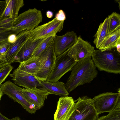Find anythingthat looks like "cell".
<instances>
[{"instance_id":"cell-1","label":"cell","mask_w":120,"mask_h":120,"mask_svg":"<svg viewBox=\"0 0 120 120\" xmlns=\"http://www.w3.org/2000/svg\"><path fill=\"white\" fill-rule=\"evenodd\" d=\"M71 71V73L64 83L68 93L78 86L90 83L98 75L97 68L91 57L77 62Z\"/></svg>"},{"instance_id":"cell-2","label":"cell","mask_w":120,"mask_h":120,"mask_svg":"<svg viewBox=\"0 0 120 120\" xmlns=\"http://www.w3.org/2000/svg\"><path fill=\"white\" fill-rule=\"evenodd\" d=\"M91 58L99 71L120 73V54L116 48L102 51L99 49L95 50Z\"/></svg>"},{"instance_id":"cell-3","label":"cell","mask_w":120,"mask_h":120,"mask_svg":"<svg viewBox=\"0 0 120 120\" xmlns=\"http://www.w3.org/2000/svg\"><path fill=\"white\" fill-rule=\"evenodd\" d=\"M41 11L35 8L29 9L19 14L13 21L12 30L17 35L24 30H32L38 26L42 20Z\"/></svg>"},{"instance_id":"cell-4","label":"cell","mask_w":120,"mask_h":120,"mask_svg":"<svg viewBox=\"0 0 120 120\" xmlns=\"http://www.w3.org/2000/svg\"><path fill=\"white\" fill-rule=\"evenodd\" d=\"M66 120H98V114L92 99L86 96L79 97Z\"/></svg>"},{"instance_id":"cell-5","label":"cell","mask_w":120,"mask_h":120,"mask_svg":"<svg viewBox=\"0 0 120 120\" xmlns=\"http://www.w3.org/2000/svg\"><path fill=\"white\" fill-rule=\"evenodd\" d=\"M69 49L56 57L53 69L46 81L52 82L58 81L64 75L71 71L76 63L73 58L68 55Z\"/></svg>"},{"instance_id":"cell-6","label":"cell","mask_w":120,"mask_h":120,"mask_svg":"<svg viewBox=\"0 0 120 120\" xmlns=\"http://www.w3.org/2000/svg\"><path fill=\"white\" fill-rule=\"evenodd\" d=\"M1 88L3 95H7L15 101L20 104L28 113L34 114L37 110L34 106L25 98L21 91L22 88L10 80L1 84Z\"/></svg>"},{"instance_id":"cell-7","label":"cell","mask_w":120,"mask_h":120,"mask_svg":"<svg viewBox=\"0 0 120 120\" xmlns=\"http://www.w3.org/2000/svg\"><path fill=\"white\" fill-rule=\"evenodd\" d=\"M64 21H57L55 18L48 22L28 31V38L32 40L45 39L54 36L63 27Z\"/></svg>"},{"instance_id":"cell-8","label":"cell","mask_w":120,"mask_h":120,"mask_svg":"<svg viewBox=\"0 0 120 120\" xmlns=\"http://www.w3.org/2000/svg\"><path fill=\"white\" fill-rule=\"evenodd\" d=\"M117 93L111 92L104 93L99 94L93 99L94 107L98 114L109 112L115 108L120 100V90Z\"/></svg>"},{"instance_id":"cell-9","label":"cell","mask_w":120,"mask_h":120,"mask_svg":"<svg viewBox=\"0 0 120 120\" xmlns=\"http://www.w3.org/2000/svg\"><path fill=\"white\" fill-rule=\"evenodd\" d=\"M42 61L39 70L36 75L40 81H46L53 68L56 57L53 39L41 53Z\"/></svg>"},{"instance_id":"cell-10","label":"cell","mask_w":120,"mask_h":120,"mask_svg":"<svg viewBox=\"0 0 120 120\" xmlns=\"http://www.w3.org/2000/svg\"><path fill=\"white\" fill-rule=\"evenodd\" d=\"M95 50L94 47L80 36L78 37L75 43L69 48L68 55L77 62L91 57Z\"/></svg>"},{"instance_id":"cell-11","label":"cell","mask_w":120,"mask_h":120,"mask_svg":"<svg viewBox=\"0 0 120 120\" xmlns=\"http://www.w3.org/2000/svg\"><path fill=\"white\" fill-rule=\"evenodd\" d=\"M28 37V31L27 30L22 31L17 35L16 41L10 44L2 60L0 61V68L13 63L15 57Z\"/></svg>"},{"instance_id":"cell-12","label":"cell","mask_w":120,"mask_h":120,"mask_svg":"<svg viewBox=\"0 0 120 120\" xmlns=\"http://www.w3.org/2000/svg\"><path fill=\"white\" fill-rule=\"evenodd\" d=\"M9 75L12 78L11 80L15 84L25 88L42 87L40 81L35 75L29 74L17 68L15 69Z\"/></svg>"},{"instance_id":"cell-13","label":"cell","mask_w":120,"mask_h":120,"mask_svg":"<svg viewBox=\"0 0 120 120\" xmlns=\"http://www.w3.org/2000/svg\"><path fill=\"white\" fill-rule=\"evenodd\" d=\"M21 91L26 99L33 105L37 110L41 108L44 102L49 94L42 87H34L31 89L22 88Z\"/></svg>"},{"instance_id":"cell-14","label":"cell","mask_w":120,"mask_h":120,"mask_svg":"<svg viewBox=\"0 0 120 120\" xmlns=\"http://www.w3.org/2000/svg\"><path fill=\"white\" fill-rule=\"evenodd\" d=\"M78 39L76 34L74 31H68L62 36L56 34L53 36L55 52L56 56L64 52L71 47Z\"/></svg>"},{"instance_id":"cell-15","label":"cell","mask_w":120,"mask_h":120,"mask_svg":"<svg viewBox=\"0 0 120 120\" xmlns=\"http://www.w3.org/2000/svg\"><path fill=\"white\" fill-rule=\"evenodd\" d=\"M75 103L71 97L68 96L60 98L54 114V120H66L71 112Z\"/></svg>"},{"instance_id":"cell-16","label":"cell","mask_w":120,"mask_h":120,"mask_svg":"<svg viewBox=\"0 0 120 120\" xmlns=\"http://www.w3.org/2000/svg\"><path fill=\"white\" fill-rule=\"evenodd\" d=\"M45 39L32 40L28 38L15 57L13 63H20L31 57L37 47Z\"/></svg>"},{"instance_id":"cell-17","label":"cell","mask_w":120,"mask_h":120,"mask_svg":"<svg viewBox=\"0 0 120 120\" xmlns=\"http://www.w3.org/2000/svg\"><path fill=\"white\" fill-rule=\"evenodd\" d=\"M6 8L0 17V21L8 18L15 19L19 15L20 9L24 5L23 0H5Z\"/></svg>"},{"instance_id":"cell-18","label":"cell","mask_w":120,"mask_h":120,"mask_svg":"<svg viewBox=\"0 0 120 120\" xmlns=\"http://www.w3.org/2000/svg\"><path fill=\"white\" fill-rule=\"evenodd\" d=\"M42 88L49 93L52 94L64 97L68 96L69 93L67 91L63 82H52L40 81Z\"/></svg>"},{"instance_id":"cell-19","label":"cell","mask_w":120,"mask_h":120,"mask_svg":"<svg viewBox=\"0 0 120 120\" xmlns=\"http://www.w3.org/2000/svg\"><path fill=\"white\" fill-rule=\"evenodd\" d=\"M42 61L41 56L31 57L20 63L17 68L29 74L36 75L39 70Z\"/></svg>"},{"instance_id":"cell-20","label":"cell","mask_w":120,"mask_h":120,"mask_svg":"<svg viewBox=\"0 0 120 120\" xmlns=\"http://www.w3.org/2000/svg\"><path fill=\"white\" fill-rule=\"evenodd\" d=\"M120 41V28L108 35L105 37L98 49L103 51L116 48L117 43Z\"/></svg>"},{"instance_id":"cell-21","label":"cell","mask_w":120,"mask_h":120,"mask_svg":"<svg viewBox=\"0 0 120 120\" xmlns=\"http://www.w3.org/2000/svg\"><path fill=\"white\" fill-rule=\"evenodd\" d=\"M108 20L107 18H106L104 21L100 24L98 30L94 36L95 38L93 43L96 48L98 49L108 35Z\"/></svg>"},{"instance_id":"cell-22","label":"cell","mask_w":120,"mask_h":120,"mask_svg":"<svg viewBox=\"0 0 120 120\" xmlns=\"http://www.w3.org/2000/svg\"><path fill=\"white\" fill-rule=\"evenodd\" d=\"M108 34H110L120 28V15L114 12L108 16Z\"/></svg>"},{"instance_id":"cell-23","label":"cell","mask_w":120,"mask_h":120,"mask_svg":"<svg viewBox=\"0 0 120 120\" xmlns=\"http://www.w3.org/2000/svg\"><path fill=\"white\" fill-rule=\"evenodd\" d=\"M11 23H0V42L7 40L8 37L11 34H16L11 30Z\"/></svg>"},{"instance_id":"cell-24","label":"cell","mask_w":120,"mask_h":120,"mask_svg":"<svg viewBox=\"0 0 120 120\" xmlns=\"http://www.w3.org/2000/svg\"><path fill=\"white\" fill-rule=\"evenodd\" d=\"M98 120H120V100L112 111L107 115L98 118Z\"/></svg>"},{"instance_id":"cell-25","label":"cell","mask_w":120,"mask_h":120,"mask_svg":"<svg viewBox=\"0 0 120 120\" xmlns=\"http://www.w3.org/2000/svg\"><path fill=\"white\" fill-rule=\"evenodd\" d=\"M53 39V36L45 39L37 47L31 57L40 56L41 53L50 44Z\"/></svg>"},{"instance_id":"cell-26","label":"cell","mask_w":120,"mask_h":120,"mask_svg":"<svg viewBox=\"0 0 120 120\" xmlns=\"http://www.w3.org/2000/svg\"><path fill=\"white\" fill-rule=\"evenodd\" d=\"M13 68L10 64L0 68V85L5 81Z\"/></svg>"},{"instance_id":"cell-27","label":"cell","mask_w":120,"mask_h":120,"mask_svg":"<svg viewBox=\"0 0 120 120\" xmlns=\"http://www.w3.org/2000/svg\"><path fill=\"white\" fill-rule=\"evenodd\" d=\"M10 44L7 40L0 42V56L4 55L8 50Z\"/></svg>"},{"instance_id":"cell-28","label":"cell","mask_w":120,"mask_h":120,"mask_svg":"<svg viewBox=\"0 0 120 120\" xmlns=\"http://www.w3.org/2000/svg\"><path fill=\"white\" fill-rule=\"evenodd\" d=\"M55 18L57 21H64L66 19L65 14L61 9L59 10L56 14Z\"/></svg>"},{"instance_id":"cell-29","label":"cell","mask_w":120,"mask_h":120,"mask_svg":"<svg viewBox=\"0 0 120 120\" xmlns=\"http://www.w3.org/2000/svg\"><path fill=\"white\" fill-rule=\"evenodd\" d=\"M17 39V35L15 34H12L9 35L8 37L7 40L10 44L14 43Z\"/></svg>"},{"instance_id":"cell-30","label":"cell","mask_w":120,"mask_h":120,"mask_svg":"<svg viewBox=\"0 0 120 120\" xmlns=\"http://www.w3.org/2000/svg\"><path fill=\"white\" fill-rule=\"evenodd\" d=\"M6 7L5 0H0V17L4 11Z\"/></svg>"},{"instance_id":"cell-31","label":"cell","mask_w":120,"mask_h":120,"mask_svg":"<svg viewBox=\"0 0 120 120\" xmlns=\"http://www.w3.org/2000/svg\"><path fill=\"white\" fill-rule=\"evenodd\" d=\"M46 15L48 18H51L53 17V13L52 11H48L46 12Z\"/></svg>"},{"instance_id":"cell-32","label":"cell","mask_w":120,"mask_h":120,"mask_svg":"<svg viewBox=\"0 0 120 120\" xmlns=\"http://www.w3.org/2000/svg\"><path fill=\"white\" fill-rule=\"evenodd\" d=\"M0 120H11L6 117L0 112Z\"/></svg>"},{"instance_id":"cell-33","label":"cell","mask_w":120,"mask_h":120,"mask_svg":"<svg viewBox=\"0 0 120 120\" xmlns=\"http://www.w3.org/2000/svg\"><path fill=\"white\" fill-rule=\"evenodd\" d=\"M116 48L117 51L119 53H120V41L118 42L117 44Z\"/></svg>"},{"instance_id":"cell-34","label":"cell","mask_w":120,"mask_h":120,"mask_svg":"<svg viewBox=\"0 0 120 120\" xmlns=\"http://www.w3.org/2000/svg\"><path fill=\"white\" fill-rule=\"evenodd\" d=\"M11 120H21L18 116H16L13 118L11 119Z\"/></svg>"},{"instance_id":"cell-35","label":"cell","mask_w":120,"mask_h":120,"mask_svg":"<svg viewBox=\"0 0 120 120\" xmlns=\"http://www.w3.org/2000/svg\"><path fill=\"white\" fill-rule=\"evenodd\" d=\"M3 95V94L1 90V86L0 85V102L1 100V98Z\"/></svg>"},{"instance_id":"cell-36","label":"cell","mask_w":120,"mask_h":120,"mask_svg":"<svg viewBox=\"0 0 120 120\" xmlns=\"http://www.w3.org/2000/svg\"><path fill=\"white\" fill-rule=\"evenodd\" d=\"M4 55L0 56V61H1L2 60V58L3 57Z\"/></svg>"}]
</instances>
